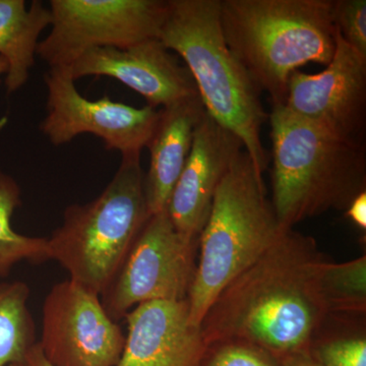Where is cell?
<instances>
[{"label": "cell", "instance_id": "cell-1", "mask_svg": "<svg viewBox=\"0 0 366 366\" xmlns=\"http://www.w3.org/2000/svg\"><path fill=\"white\" fill-rule=\"evenodd\" d=\"M326 259L314 237L284 229L212 303L199 326L207 347L239 342L282 361L310 353L333 317L320 288Z\"/></svg>", "mask_w": 366, "mask_h": 366}, {"label": "cell", "instance_id": "cell-2", "mask_svg": "<svg viewBox=\"0 0 366 366\" xmlns=\"http://www.w3.org/2000/svg\"><path fill=\"white\" fill-rule=\"evenodd\" d=\"M272 197L283 228L347 209L366 192V149L298 117L284 105L272 106Z\"/></svg>", "mask_w": 366, "mask_h": 366}, {"label": "cell", "instance_id": "cell-3", "mask_svg": "<svg viewBox=\"0 0 366 366\" xmlns=\"http://www.w3.org/2000/svg\"><path fill=\"white\" fill-rule=\"evenodd\" d=\"M229 49L272 106L285 104L291 74L327 66L336 49L333 0H221Z\"/></svg>", "mask_w": 366, "mask_h": 366}, {"label": "cell", "instance_id": "cell-4", "mask_svg": "<svg viewBox=\"0 0 366 366\" xmlns=\"http://www.w3.org/2000/svg\"><path fill=\"white\" fill-rule=\"evenodd\" d=\"M221 0H168L159 40L185 62L204 110L242 141L261 175L271 162L261 132L269 114L262 91L229 49L220 25Z\"/></svg>", "mask_w": 366, "mask_h": 366}, {"label": "cell", "instance_id": "cell-5", "mask_svg": "<svg viewBox=\"0 0 366 366\" xmlns=\"http://www.w3.org/2000/svg\"><path fill=\"white\" fill-rule=\"evenodd\" d=\"M284 229L268 199L264 177L243 151L214 196L199 237V262L187 296L189 320L199 327L226 286L271 247Z\"/></svg>", "mask_w": 366, "mask_h": 366}, {"label": "cell", "instance_id": "cell-6", "mask_svg": "<svg viewBox=\"0 0 366 366\" xmlns=\"http://www.w3.org/2000/svg\"><path fill=\"white\" fill-rule=\"evenodd\" d=\"M149 217L141 156L122 158L100 196L67 207L61 226L47 238L50 259L71 281L101 296Z\"/></svg>", "mask_w": 366, "mask_h": 366}, {"label": "cell", "instance_id": "cell-7", "mask_svg": "<svg viewBox=\"0 0 366 366\" xmlns=\"http://www.w3.org/2000/svg\"><path fill=\"white\" fill-rule=\"evenodd\" d=\"M51 32L37 54L49 67L71 66L95 48L159 39L168 0H52Z\"/></svg>", "mask_w": 366, "mask_h": 366}, {"label": "cell", "instance_id": "cell-8", "mask_svg": "<svg viewBox=\"0 0 366 366\" xmlns=\"http://www.w3.org/2000/svg\"><path fill=\"white\" fill-rule=\"evenodd\" d=\"M199 239L182 234L167 209L149 217L112 283L101 295L113 320L144 302L187 300Z\"/></svg>", "mask_w": 366, "mask_h": 366}, {"label": "cell", "instance_id": "cell-9", "mask_svg": "<svg viewBox=\"0 0 366 366\" xmlns=\"http://www.w3.org/2000/svg\"><path fill=\"white\" fill-rule=\"evenodd\" d=\"M47 86V114L41 132L50 143L59 147L74 137L91 134L104 142L107 150L122 158L141 156L157 127L160 110L147 105L134 108L115 102L105 95L88 100L79 93L71 66L49 67L44 76Z\"/></svg>", "mask_w": 366, "mask_h": 366}, {"label": "cell", "instance_id": "cell-10", "mask_svg": "<svg viewBox=\"0 0 366 366\" xmlns=\"http://www.w3.org/2000/svg\"><path fill=\"white\" fill-rule=\"evenodd\" d=\"M38 343L55 366H117L125 336L100 295L69 279L46 296Z\"/></svg>", "mask_w": 366, "mask_h": 366}, {"label": "cell", "instance_id": "cell-11", "mask_svg": "<svg viewBox=\"0 0 366 366\" xmlns=\"http://www.w3.org/2000/svg\"><path fill=\"white\" fill-rule=\"evenodd\" d=\"M284 106L347 142L365 146L366 59L336 30V49L327 69L314 74L293 72Z\"/></svg>", "mask_w": 366, "mask_h": 366}, {"label": "cell", "instance_id": "cell-12", "mask_svg": "<svg viewBox=\"0 0 366 366\" xmlns=\"http://www.w3.org/2000/svg\"><path fill=\"white\" fill-rule=\"evenodd\" d=\"M71 69L74 81L89 76L118 79L143 96L153 108L199 97L189 69L159 39L124 49L95 48L76 59Z\"/></svg>", "mask_w": 366, "mask_h": 366}, {"label": "cell", "instance_id": "cell-13", "mask_svg": "<svg viewBox=\"0 0 366 366\" xmlns=\"http://www.w3.org/2000/svg\"><path fill=\"white\" fill-rule=\"evenodd\" d=\"M244 147L238 137L204 112L194 132L192 149L167 206L182 234L199 239L221 180Z\"/></svg>", "mask_w": 366, "mask_h": 366}, {"label": "cell", "instance_id": "cell-14", "mask_svg": "<svg viewBox=\"0 0 366 366\" xmlns=\"http://www.w3.org/2000/svg\"><path fill=\"white\" fill-rule=\"evenodd\" d=\"M117 366H203L207 347L201 327L189 320L187 300H156L132 308Z\"/></svg>", "mask_w": 366, "mask_h": 366}, {"label": "cell", "instance_id": "cell-15", "mask_svg": "<svg viewBox=\"0 0 366 366\" xmlns=\"http://www.w3.org/2000/svg\"><path fill=\"white\" fill-rule=\"evenodd\" d=\"M204 112L199 97L160 110L157 127L147 146L150 151V166L144 174V190L150 216L167 209Z\"/></svg>", "mask_w": 366, "mask_h": 366}, {"label": "cell", "instance_id": "cell-16", "mask_svg": "<svg viewBox=\"0 0 366 366\" xmlns=\"http://www.w3.org/2000/svg\"><path fill=\"white\" fill-rule=\"evenodd\" d=\"M51 21V11L38 0L29 9L25 0H0V56L9 66L7 93L20 90L28 81L41 33Z\"/></svg>", "mask_w": 366, "mask_h": 366}, {"label": "cell", "instance_id": "cell-17", "mask_svg": "<svg viewBox=\"0 0 366 366\" xmlns=\"http://www.w3.org/2000/svg\"><path fill=\"white\" fill-rule=\"evenodd\" d=\"M29 297L24 282L0 284V366L20 361L37 343Z\"/></svg>", "mask_w": 366, "mask_h": 366}, {"label": "cell", "instance_id": "cell-18", "mask_svg": "<svg viewBox=\"0 0 366 366\" xmlns=\"http://www.w3.org/2000/svg\"><path fill=\"white\" fill-rule=\"evenodd\" d=\"M20 206V187L0 171V277H6L19 262L50 259L47 238L20 234L11 227V218Z\"/></svg>", "mask_w": 366, "mask_h": 366}, {"label": "cell", "instance_id": "cell-19", "mask_svg": "<svg viewBox=\"0 0 366 366\" xmlns=\"http://www.w3.org/2000/svg\"><path fill=\"white\" fill-rule=\"evenodd\" d=\"M320 288L332 315H363L366 312V257L345 262L326 259Z\"/></svg>", "mask_w": 366, "mask_h": 366}, {"label": "cell", "instance_id": "cell-20", "mask_svg": "<svg viewBox=\"0 0 366 366\" xmlns=\"http://www.w3.org/2000/svg\"><path fill=\"white\" fill-rule=\"evenodd\" d=\"M333 21L347 44L366 59L365 0H333Z\"/></svg>", "mask_w": 366, "mask_h": 366}, {"label": "cell", "instance_id": "cell-21", "mask_svg": "<svg viewBox=\"0 0 366 366\" xmlns=\"http://www.w3.org/2000/svg\"><path fill=\"white\" fill-rule=\"evenodd\" d=\"M315 360L322 366H366L365 335L341 337L320 343Z\"/></svg>", "mask_w": 366, "mask_h": 366}, {"label": "cell", "instance_id": "cell-22", "mask_svg": "<svg viewBox=\"0 0 366 366\" xmlns=\"http://www.w3.org/2000/svg\"><path fill=\"white\" fill-rule=\"evenodd\" d=\"M208 350L211 356L203 366H280L269 354L239 342L216 344Z\"/></svg>", "mask_w": 366, "mask_h": 366}, {"label": "cell", "instance_id": "cell-23", "mask_svg": "<svg viewBox=\"0 0 366 366\" xmlns=\"http://www.w3.org/2000/svg\"><path fill=\"white\" fill-rule=\"evenodd\" d=\"M346 215L361 230L366 229V192H361L347 208Z\"/></svg>", "mask_w": 366, "mask_h": 366}, {"label": "cell", "instance_id": "cell-24", "mask_svg": "<svg viewBox=\"0 0 366 366\" xmlns=\"http://www.w3.org/2000/svg\"><path fill=\"white\" fill-rule=\"evenodd\" d=\"M9 366H55L47 360L39 343H36L32 348L26 352V355L20 361L11 363Z\"/></svg>", "mask_w": 366, "mask_h": 366}, {"label": "cell", "instance_id": "cell-25", "mask_svg": "<svg viewBox=\"0 0 366 366\" xmlns=\"http://www.w3.org/2000/svg\"><path fill=\"white\" fill-rule=\"evenodd\" d=\"M280 366H322L312 353L298 354L281 361Z\"/></svg>", "mask_w": 366, "mask_h": 366}, {"label": "cell", "instance_id": "cell-26", "mask_svg": "<svg viewBox=\"0 0 366 366\" xmlns=\"http://www.w3.org/2000/svg\"><path fill=\"white\" fill-rule=\"evenodd\" d=\"M7 69H9V66H7L6 59L0 56V76H1L2 74H6Z\"/></svg>", "mask_w": 366, "mask_h": 366}]
</instances>
